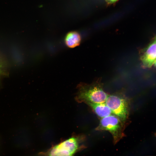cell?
I'll use <instances>...</instances> for the list:
<instances>
[{"mask_svg": "<svg viewBox=\"0 0 156 156\" xmlns=\"http://www.w3.org/2000/svg\"><path fill=\"white\" fill-rule=\"evenodd\" d=\"M77 89L76 101L86 104L105 103L108 95L104 91L103 84L100 78L90 84L81 83L78 85Z\"/></svg>", "mask_w": 156, "mask_h": 156, "instance_id": "6da1fadb", "label": "cell"}, {"mask_svg": "<svg viewBox=\"0 0 156 156\" xmlns=\"http://www.w3.org/2000/svg\"><path fill=\"white\" fill-rule=\"evenodd\" d=\"M105 103L115 115L126 123L128 119L130 109L129 99L122 90L109 94Z\"/></svg>", "mask_w": 156, "mask_h": 156, "instance_id": "7a4b0ae2", "label": "cell"}, {"mask_svg": "<svg viewBox=\"0 0 156 156\" xmlns=\"http://www.w3.org/2000/svg\"><path fill=\"white\" fill-rule=\"evenodd\" d=\"M83 135H76L52 147L44 153L49 156H72L83 148Z\"/></svg>", "mask_w": 156, "mask_h": 156, "instance_id": "3957f363", "label": "cell"}, {"mask_svg": "<svg viewBox=\"0 0 156 156\" xmlns=\"http://www.w3.org/2000/svg\"><path fill=\"white\" fill-rule=\"evenodd\" d=\"M125 124L118 117L112 114L101 118L95 130L108 131L112 135L114 143L116 144L125 136Z\"/></svg>", "mask_w": 156, "mask_h": 156, "instance_id": "277c9868", "label": "cell"}, {"mask_svg": "<svg viewBox=\"0 0 156 156\" xmlns=\"http://www.w3.org/2000/svg\"><path fill=\"white\" fill-rule=\"evenodd\" d=\"M140 59L144 67L149 68L152 66L156 60V43L153 42L148 46Z\"/></svg>", "mask_w": 156, "mask_h": 156, "instance_id": "5b68a950", "label": "cell"}, {"mask_svg": "<svg viewBox=\"0 0 156 156\" xmlns=\"http://www.w3.org/2000/svg\"><path fill=\"white\" fill-rule=\"evenodd\" d=\"M95 114L101 118L112 114V111L105 103H89L87 104Z\"/></svg>", "mask_w": 156, "mask_h": 156, "instance_id": "8992f818", "label": "cell"}, {"mask_svg": "<svg viewBox=\"0 0 156 156\" xmlns=\"http://www.w3.org/2000/svg\"><path fill=\"white\" fill-rule=\"evenodd\" d=\"M81 40V36L78 32L76 31H71L66 35L65 38V42L68 47L74 48L79 45Z\"/></svg>", "mask_w": 156, "mask_h": 156, "instance_id": "52a82bcc", "label": "cell"}, {"mask_svg": "<svg viewBox=\"0 0 156 156\" xmlns=\"http://www.w3.org/2000/svg\"><path fill=\"white\" fill-rule=\"evenodd\" d=\"M6 64L0 57V84L2 79L8 75Z\"/></svg>", "mask_w": 156, "mask_h": 156, "instance_id": "ba28073f", "label": "cell"}, {"mask_svg": "<svg viewBox=\"0 0 156 156\" xmlns=\"http://www.w3.org/2000/svg\"><path fill=\"white\" fill-rule=\"evenodd\" d=\"M118 0H105L106 2L108 4L114 3Z\"/></svg>", "mask_w": 156, "mask_h": 156, "instance_id": "9c48e42d", "label": "cell"}, {"mask_svg": "<svg viewBox=\"0 0 156 156\" xmlns=\"http://www.w3.org/2000/svg\"><path fill=\"white\" fill-rule=\"evenodd\" d=\"M153 42L156 43V37H155V38Z\"/></svg>", "mask_w": 156, "mask_h": 156, "instance_id": "30bf717a", "label": "cell"}, {"mask_svg": "<svg viewBox=\"0 0 156 156\" xmlns=\"http://www.w3.org/2000/svg\"><path fill=\"white\" fill-rule=\"evenodd\" d=\"M154 65L156 67V60L154 62Z\"/></svg>", "mask_w": 156, "mask_h": 156, "instance_id": "8fae6325", "label": "cell"}, {"mask_svg": "<svg viewBox=\"0 0 156 156\" xmlns=\"http://www.w3.org/2000/svg\"><path fill=\"white\" fill-rule=\"evenodd\" d=\"M155 135H156V133H155Z\"/></svg>", "mask_w": 156, "mask_h": 156, "instance_id": "7c38bea8", "label": "cell"}]
</instances>
